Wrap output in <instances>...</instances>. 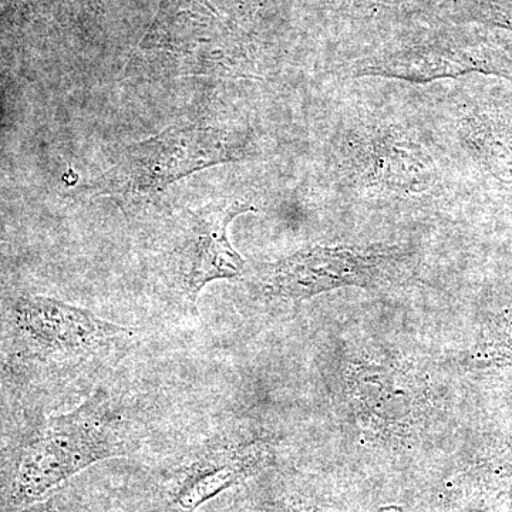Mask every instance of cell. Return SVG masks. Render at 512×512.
Instances as JSON below:
<instances>
[{
	"label": "cell",
	"mask_w": 512,
	"mask_h": 512,
	"mask_svg": "<svg viewBox=\"0 0 512 512\" xmlns=\"http://www.w3.org/2000/svg\"><path fill=\"white\" fill-rule=\"evenodd\" d=\"M113 436L109 403L101 393L73 413L50 420L20 464V497H42L82 468L113 457L117 451Z\"/></svg>",
	"instance_id": "cell-1"
},
{
	"label": "cell",
	"mask_w": 512,
	"mask_h": 512,
	"mask_svg": "<svg viewBox=\"0 0 512 512\" xmlns=\"http://www.w3.org/2000/svg\"><path fill=\"white\" fill-rule=\"evenodd\" d=\"M348 393L357 424L369 439L402 446L417 439L431 413L430 389L400 360H365L350 367Z\"/></svg>",
	"instance_id": "cell-2"
},
{
	"label": "cell",
	"mask_w": 512,
	"mask_h": 512,
	"mask_svg": "<svg viewBox=\"0 0 512 512\" xmlns=\"http://www.w3.org/2000/svg\"><path fill=\"white\" fill-rule=\"evenodd\" d=\"M410 274L409 259L397 252L313 247L269 265L264 289L275 298L303 301L345 286L392 288L403 284Z\"/></svg>",
	"instance_id": "cell-3"
},
{
	"label": "cell",
	"mask_w": 512,
	"mask_h": 512,
	"mask_svg": "<svg viewBox=\"0 0 512 512\" xmlns=\"http://www.w3.org/2000/svg\"><path fill=\"white\" fill-rule=\"evenodd\" d=\"M227 136L210 127H173L126 148L119 163L101 177L110 194H150L204 170L237 160Z\"/></svg>",
	"instance_id": "cell-4"
},
{
	"label": "cell",
	"mask_w": 512,
	"mask_h": 512,
	"mask_svg": "<svg viewBox=\"0 0 512 512\" xmlns=\"http://www.w3.org/2000/svg\"><path fill=\"white\" fill-rule=\"evenodd\" d=\"M16 319L35 345L60 355H89L130 333L87 309L45 296L20 299Z\"/></svg>",
	"instance_id": "cell-5"
},
{
	"label": "cell",
	"mask_w": 512,
	"mask_h": 512,
	"mask_svg": "<svg viewBox=\"0 0 512 512\" xmlns=\"http://www.w3.org/2000/svg\"><path fill=\"white\" fill-rule=\"evenodd\" d=\"M254 210L248 202L235 200L192 215L181 264L184 288L192 301L210 282L241 275L245 262L229 242L228 228L235 217Z\"/></svg>",
	"instance_id": "cell-6"
},
{
	"label": "cell",
	"mask_w": 512,
	"mask_h": 512,
	"mask_svg": "<svg viewBox=\"0 0 512 512\" xmlns=\"http://www.w3.org/2000/svg\"><path fill=\"white\" fill-rule=\"evenodd\" d=\"M355 70L356 76L389 77L409 82L451 79L474 72L494 74L512 82V49L497 45H473L413 52L365 62Z\"/></svg>",
	"instance_id": "cell-7"
},
{
	"label": "cell",
	"mask_w": 512,
	"mask_h": 512,
	"mask_svg": "<svg viewBox=\"0 0 512 512\" xmlns=\"http://www.w3.org/2000/svg\"><path fill=\"white\" fill-rule=\"evenodd\" d=\"M264 457L261 444H248L231 450L227 456H218L215 463L205 464L184 484L177 497V505L183 512L194 511L198 505L215 494L237 483Z\"/></svg>",
	"instance_id": "cell-8"
},
{
	"label": "cell",
	"mask_w": 512,
	"mask_h": 512,
	"mask_svg": "<svg viewBox=\"0 0 512 512\" xmlns=\"http://www.w3.org/2000/svg\"><path fill=\"white\" fill-rule=\"evenodd\" d=\"M467 490L477 498L500 500L512 493V431L481 444L461 474Z\"/></svg>",
	"instance_id": "cell-9"
},
{
	"label": "cell",
	"mask_w": 512,
	"mask_h": 512,
	"mask_svg": "<svg viewBox=\"0 0 512 512\" xmlns=\"http://www.w3.org/2000/svg\"><path fill=\"white\" fill-rule=\"evenodd\" d=\"M468 138L487 167L512 184V126L491 117L471 121Z\"/></svg>",
	"instance_id": "cell-10"
},
{
	"label": "cell",
	"mask_w": 512,
	"mask_h": 512,
	"mask_svg": "<svg viewBox=\"0 0 512 512\" xmlns=\"http://www.w3.org/2000/svg\"><path fill=\"white\" fill-rule=\"evenodd\" d=\"M476 359L483 369L512 370V316H495L476 345Z\"/></svg>",
	"instance_id": "cell-11"
},
{
	"label": "cell",
	"mask_w": 512,
	"mask_h": 512,
	"mask_svg": "<svg viewBox=\"0 0 512 512\" xmlns=\"http://www.w3.org/2000/svg\"><path fill=\"white\" fill-rule=\"evenodd\" d=\"M37 512H52V511L40 510V511H37Z\"/></svg>",
	"instance_id": "cell-12"
}]
</instances>
